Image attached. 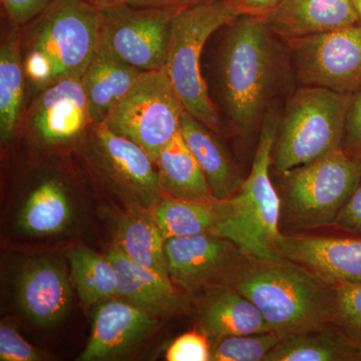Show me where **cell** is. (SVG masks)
Returning <instances> with one entry per match:
<instances>
[{
  "mask_svg": "<svg viewBox=\"0 0 361 361\" xmlns=\"http://www.w3.org/2000/svg\"><path fill=\"white\" fill-rule=\"evenodd\" d=\"M219 63L221 97L233 129L249 135L262 126L288 71V45L264 20L239 16L228 25Z\"/></svg>",
  "mask_w": 361,
  "mask_h": 361,
  "instance_id": "cell-1",
  "label": "cell"
},
{
  "mask_svg": "<svg viewBox=\"0 0 361 361\" xmlns=\"http://www.w3.org/2000/svg\"><path fill=\"white\" fill-rule=\"evenodd\" d=\"M334 226L350 234L361 236V180Z\"/></svg>",
  "mask_w": 361,
  "mask_h": 361,
  "instance_id": "cell-36",
  "label": "cell"
},
{
  "mask_svg": "<svg viewBox=\"0 0 361 361\" xmlns=\"http://www.w3.org/2000/svg\"><path fill=\"white\" fill-rule=\"evenodd\" d=\"M276 249L327 283L361 284V237L282 234Z\"/></svg>",
  "mask_w": 361,
  "mask_h": 361,
  "instance_id": "cell-12",
  "label": "cell"
},
{
  "mask_svg": "<svg viewBox=\"0 0 361 361\" xmlns=\"http://www.w3.org/2000/svg\"><path fill=\"white\" fill-rule=\"evenodd\" d=\"M118 277V297L159 317L185 307L186 299L170 277L130 260L114 247L106 255Z\"/></svg>",
  "mask_w": 361,
  "mask_h": 361,
  "instance_id": "cell-17",
  "label": "cell"
},
{
  "mask_svg": "<svg viewBox=\"0 0 361 361\" xmlns=\"http://www.w3.org/2000/svg\"><path fill=\"white\" fill-rule=\"evenodd\" d=\"M236 18L221 0L178 11L165 66L186 111L218 135L222 128L202 75V52L214 32Z\"/></svg>",
  "mask_w": 361,
  "mask_h": 361,
  "instance_id": "cell-6",
  "label": "cell"
},
{
  "mask_svg": "<svg viewBox=\"0 0 361 361\" xmlns=\"http://www.w3.org/2000/svg\"><path fill=\"white\" fill-rule=\"evenodd\" d=\"M279 111L266 113L250 174L230 198L218 200L220 221L216 235L230 240L247 255L279 259L276 241L282 202L270 178L273 149L279 128Z\"/></svg>",
  "mask_w": 361,
  "mask_h": 361,
  "instance_id": "cell-4",
  "label": "cell"
},
{
  "mask_svg": "<svg viewBox=\"0 0 361 361\" xmlns=\"http://www.w3.org/2000/svg\"><path fill=\"white\" fill-rule=\"evenodd\" d=\"M342 149L361 163V90L351 99Z\"/></svg>",
  "mask_w": 361,
  "mask_h": 361,
  "instance_id": "cell-34",
  "label": "cell"
},
{
  "mask_svg": "<svg viewBox=\"0 0 361 361\" xmlns=\"http://www.w3.org/2000/svg\"><path fill=\"white\" fill-rule=\"evenodd\" d=\"M165 240L217 233L220 221L218 199L190 201L167 196L153 209Z\"/></svg>",
  "mask_w": 361,
  "mask_h": 361,
  "instance_id": "cell-26",
  "label": "cell"
},
{
  "mask_svg": "<svg viewBox=\"0 0 361 361\" xmlns=\"http://www.w3.org/2000/svg\"><path fill=\"white\" fill-rule=\"evenodd\" d=\"M177 13L129 4L102 11L99 47L137 70H165Z\"/></svg>",
  "mask_w": 361,
  "mask_h": 361,
  "instance_id": "cell-10",
  "label": "cell"
},
{
  "mask_svg": "<svg viewBox=\"0 0 361 361\" xmlns=\"http://www.w3.org/2000/svg\"><path fill=\"white\" fill-rule=\"evenodd\" d=\"M331 325L361 349V284L334 285Z\"/></svg>",
  "mask_w": 361,
  "mask_h": 361,
  "instance_id": "cell-30",
  "label": "cell"
},
{
  "mask_svg": "<svg viewBox=\"0 0 361 361\" xmlns=\"http://www.w3.org/2000/svg\"><path fill=\"white\" fill-rule=\"evenodd\" d=\"M116 242V248L130 260L170 277L166 260V240L153 211L130 206L118 220Z\"/></svg>",
  "mask_w": 361,
  "mask_h": 361,
  "instance_id": "cell-22",
  "label": "cell"
},
{
  "mask_svg": "<svg viewBox=\"0 0 361 361\" xmlns=\"http://www.w3.org/2000/svg\"><path fill=\"white\" fill-rule=\"evenodd\" d=\"M353 94L317 87H300L280 118L272 164L279 176L342 149L346 116Z\"/></svg>",
  "mask_w": 361,
  "mask_h": 361,
  "instance_id": "cell-5",
  "label": "cell"
},
{
  "mask_svg": "<svg viewBox=\"0 0 361 361\" xmlns=\"http://www.w3.org/2000/svg\"><path fill=\"white\" fill-rule=\"evenodd\" d=\"M282 339L331 325L334 285L293 261L248 256L233 282Z\"/></svg>",
  "mask_w": 361,
  "mask_h": 361,
  "instance_id": "cell-2",
  "label": "cell"
},
{
  "mask_svg": "<svg viewBox=\"0 0 361 361\" xmlns=\"http://www.w3.org/2000/svg\"><path fill=\"white\" fill-rule=\"evenodd\" d=\"M70 202L63 187L54 180L39 185L28 197L21 210L18 225L32 235L56 234L70 222Z\"/></svg>",
  "mask_w": 361,
  "mask_h": 361,
  "instance_id": "cell-27",
  "label": "cell"
},
{
  "mask_svg": "<svg viewBox=\"0 0 361 361\" xmlns=\"http://www.w3.org/2000/svg\"><path fill=\"white\" fill-rule=\"evenodd\" d=\"M102 11L87 0H56L20 27L27 87L35 94L82 77L99 49Z\"/></svg>",
  "mask_w": 361,
  "mask_h": 361,
  "instance_id": "cell-3",
  "label": "cell"
},
{
  "mask_svg": "<svg viewBox=\"0 0 361 361\" xmlns=\"http://www.w3.org/2000/svg\"><path fill=\"white\" fill-rule=\"evenodd\" d=\"M18 301L23 312L37 324L49 326L59 322L71 301L65 271L49 261L30 265L20 278Z\"/></svg>",
  "mask_w": 361,
  "mask_h": 361,
  "instance_id": "cell-18",
  "label": "cell"
},
{
  "mask_svg": "<svg viewBox=\"0 0 361 361\" xmlns=\"http://www.w3.org/2000/svg\"><path fill=\"white\" fill-rule=\"evenodd\" d=\"M89 133L101 163L114 178L140 193H163L156 163L142 147L104 123L90 125Z\"/></svg>",
  "mask_w": 361,
  "mask_h": 361,
  "instance_id": "cell-16",
  "label": "cell"
},
{
  "mask_svg": "<svg viewBox=\"0 0 361 361\" xmlns=\"http://www.w3.org/2000/svg\"><path fill=\"white\" fill-rule=\"evenodd\" d=\"M56 0H1L2 9L13 27H23Z\"/></svg>",
  "mask_w": 361,
  "mask_h": 361,
  "instance_id": "cell-33",
  "label": "cell"
},
{
  "mask_svg": "<svg viewBox=\"0 0 361 361\" xmlns=\"http://www.w3.org/2000/svg\"><path fill=\"white\" fill-rule=\"evenodd\" d=\"M213 1L216 0H129L128 4L132 6L180 11Z\"/></svg>",
  "mask_w": 361,
  "mask_h": 361,
  "instance_id": "cell-37",
  "label": "cell"
},
{
  "mask_svg": "<svg viewBox=\"0 0 361 361\" xmlns=\"http://www.w3.org/2000/svg\"><path fill=\"white\" fill-rule=\"evenodd\" d=\"M71 277L85 306L118 297V277L106 256L78 247L70 254Z\"/></svg>",
  "mask_w": 361,
  "mask_h": 361,
  "instance_id": "cell-28",
  "label": "cell"
},
{
  "mask_svg": "<svg viewBox=\"0 0 361 361\" xmlns=\"http://www.w3.org/2000/svg\"><path fill=\"white\" fill-rule=\"evenodd\" d=\"M165 253L171 279L188 292L232 286L249 256L215 234L166 240Z\"/></svg>",
  "mask_w": 361,
  "mask_h": 361,
  "instance_id": "cell-11",
  "label": "cell"
},
{
  "mask_svg": "<svg viewBox=\"0 0 361 361\" xmlns=\"http://www.w3.org/2000/svg\"><path fill=\"white\" fill-rule=\"evenodd\" d=\"M142 73L111 56L99 45L82 75L92 125L106 121L129 94Z\"/></svg>",
  "mask_w": 361,
  "mask_h": 361,
  "instance_id": "cell-19",
  "label": "cell"
},
{
  "mask_svg": "<svg viewBox=\"0 0 361 361\" xmlns=\"http://www.w3.org/2000/svg\"><path fill=\"white\" fill-rule=\"evenodd\" d=\"M87 1L99 8V11H104L115 8V7L125 6V4H128L129 0H87Z\"/></svg>",
  "mask_w": 361,
  "mask_h": 361,
  "instance_id": "cell-38",
  "label": "cell"
},
{
  "mask_svg": "<svg viewBox=\"0 0 361 361\" xmlns=\"http://www.w3.org/2000/svg\"><path fill=\"white\" fill-rule=\"evenodd\" d=\"M264 21L284 42L360 23L351 0H283Z\"/></svg>",
  "mask_w": 361,
  "mask_h": 361,
  "instance_id": "cell-15",
  "label": "cell"
},
{
  "mask_svg": "<svg viewBox=\"0 0 361 361\" xmlns=\"http://www.w3.org/2000/svg\"><path fill=\"white\" fill-rule=\"evenodd\" d=\"M276 332H260L225 337L216 341L211 353L213 361H261L281 341Z\"/></svg>",
  "mask_w": 361,
  "mask_h": 361,
  "instance_id": "cell-29",
  "label": "cell"
},
{
  "mask_svg": "<svg viewBox=\"0 0 361 361\" xmlns=\"http://www.w3.org/2000/svg\"><path fill=\"white\" fill-rule=\"evenodd\" d=\"M355 6L356 13H357L358 18H360L361 23V0H351Z\"/></svg>",
  "mask_w": 361,
  "mask_h": 361,
  "instance_id": "cell-39",
  "label": "cell"
},
{
  "mask_svg": "<svg viewBox=\"0 0 361 361\" xmlns=\"http://www.w3.org/2000/svg\"><path fill=\"white\" fill-rule=\"evenodd\" d=\"M158 324L156 316L118 297L97 308L92 334L80 360H104L125 353L148 336Z\"/></svg>",
  "mask_w": 361,
  "mask_h": 361,
  "instance_id": "cell-14",
  "label": "cell"
},
{
  "mask_svg": "<svg viewBox=\"0 0 361 361\" xmlns=\"http://www.w3.org/2000/svg\"><path fill=\"white\" fill-rule=\"evenodd\" d=\"M27 87L20 51V28L13 27L0 47V137L13 139L23 115Z\"/></svg>",
  "mask_w": 361,
  "mask_h": 361,
  "instance_id": "cell-24",
  "label": "cell"
},
{
  "mask_svg": "<svg viewBox=\"0 0 361 361\" xmlns=\"http://www.w3.org/2000/svg\"><path fill=\"white\" fill-rule=\"evenodd\" d=\"M37 348L28 343L13 327L0 325V360L37 361L42 360Z\"/></svg>",
  "mask_w": 361,
  "mask_h": 361,
  "instance_id": "cell-32",
  "label": "cell"
},
{
  "mask_svg": "<svg viewBox=\"0 0 361 361\" xmlns=\"http://www.w3.org/2000/svg\"><path fill=\"white\" fill-rule=\"evenodd\" d=\"M186 109L166 70L144 71L104 123L142 147L157 161L180 132Z\"/></svg>",
  "mask_w": 361,
  "mask_h": 361,
  "instance_id": "cell-8",
  "label": "cell"
},
{
  "mask_svg": "<svg viewBox=\"0 0 361 361\" xmlns=\"http://www.w3.org/2000/svg\"><path fill=\"white\" fill-rule=\"evenodd\" d=\"M285 42L301 87L348 94L361 90V23Z\"/></svg>",
  "mask_w": 361,
  "mask_h": 361,
  "instance_id": "cell-9",
  "label": "cell"
},
{
  "mask_svg": "<svg viewBox=\"0 0 361 361\" xmlns=\"http://www.w3.org/2000/svg\"><path fill=\"white\" fill-rule=\"evenodd\" d=\"M161 192L190 201L215 199L198 161L180 132L164 147L156 161Z\"/></svg>",
  "mask_w": 361,
  "mask_h": 361,
  "instance_id": "cell-23",
  "label": "cell"
},
{
  "mask_svg": "<svg viewBox=\"0 0 361 361\" xmlns=\"http://www.w3.org/2000/svg\"><path fill=\"white\" fill-rule=\"evenodd\" d=\"M27 116L33 134L44 144H66L78 139L92 125L82 77L65 78L42 90Z\"/></svg>",
  "mask_w": 361,
  "mask_h": 361,
  "instance_id": "cell-13",
  "label": "cell"
},
{
  "mask_svg": "<svg viewBox=\"0 0 361 361\" xmlns=\"http://www.w3.org/2000/svg\"><path fill=\"white\" fill-rule=\"evenodd\" d=\"M264 361H361V349L329 325L281 339Z\"/></svg>",
  "mask_w": 361,
  "mask_h": 361,
  "instance_id": "cell-25",
  "label": "cell"
},
{
  "mask_svg": "<svg viewBox=\"0 0 361 361\" xmlns=\"http://www.w3.org/2000/svg\"><path fill=\"white\" fill-rule=\"evenodd\" d=\"M284 210L292 227L334 225L361 180V163L343 149L287 176Z\"/></svg>",
  "mask_w": 361,
  "mask_h": 361,
  "instance_id": "cell-7",
  "label": "cell"
},
{
  "mask_svg": "<svg viewBox=\"0 0 361 361\" xmlns=\"http://www.w3.org/2000/svg\"><path fill=\"white\" fill-rule=\"evenodd\" d=\"M200 326L215 341L271 330L257 306L232 286L215 289L209 297L201 310Z\"/></svg>",
  "mask_w": 361,
  "mask_h": 361,
  "instance_id": "cell-21",
  "label": "cell"
},
{
  "mask_svg": "<svg viewBox=\"0 0 361 361\" xmlns=\"http://www.w3.org/2000/svg\"><path fill=\"white\" fill-rule=\"evenodd\" d=\"M230 13L236 18H259L266 20L276 11L283 0H221Z\"/></svg>",
  "mask_w": 361,
  "mask_h": 361,
  "instance_id": "cell-35",
  "label": "cell"
},
{
  "mask_svg": "<svg viewBox=\"0 0 361 361\" xmlns=\"http://www.w3.org/2000/svg\"><path fill=\"white\" fill-rule=\"evenodd\" d=\"M180 134L205 173L213 196L225 200L236 193L244 180L215 137L216 133L186 111L180 122Z\"/></svg>",
  "mask_w": 361,
  "mask_h": 361,
  "instance_id": "cell-20",
  "label": "cell"
},
{
  "mask_svg": "<svg viewBox=\"0 0 361 361\" xmlns=\"http://www.w3.org/2000/svg\"><path fill=\"white\" fill-rule=\"evenodd\" d=\"M209 337L203 331H190L178 337L166 353L169 361H208L211 360Z\"/></svg>",
  "mask_w": 361,
  "mask_h": 361,
  "instance_id": "cell-31",
  "label": "cell"
}]
</instances>
